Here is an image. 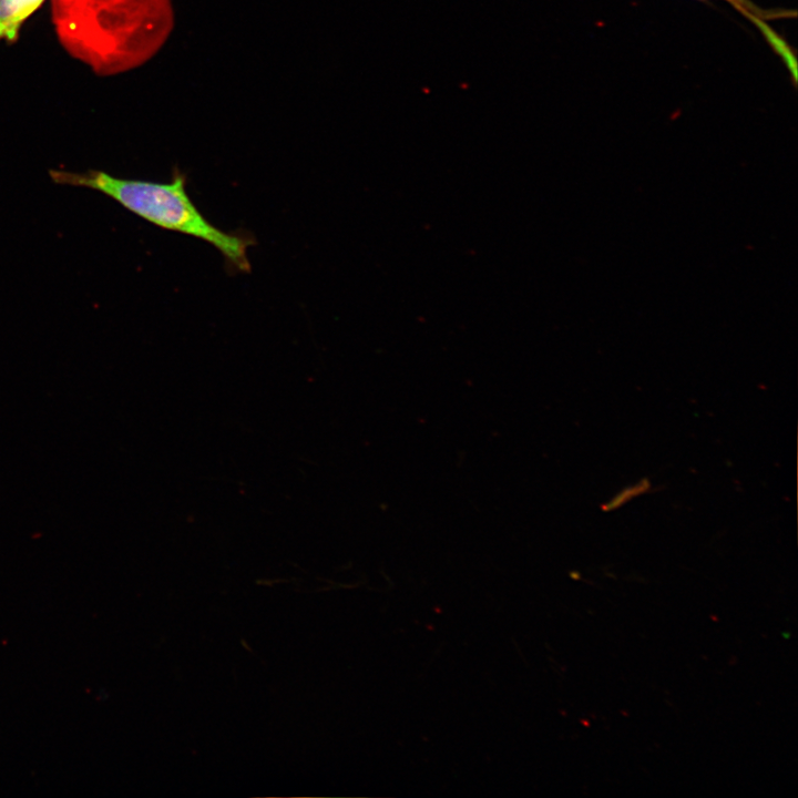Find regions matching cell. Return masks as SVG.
Returning <instances> with one entry per match:
<instances>
[{
  "mask_svg": "<svg viewBox=\"0 0 798 798\" xmlns=\"http://www.w3.org/2000/svg\"><path fill=\"white\" fill-rule=\"evenodd\" d=\"M63 48L100 75L135 69L168 39L171 0H51Z\"/></svg>",
  "mask_w": 798,
  "mask_h": 798,
  "instance_id": "cell-1",
  "label": "cell"
},
{
  "mask_svg": "<svg viewBox=\"0 0 798 798\" xmlns=\"http://www.w3.org/2000/svg\"><path fill=\"white\" fill-rule=\"evenodd\" d=\"M49 175L58 184L99 191L161 228L204 241L222 254L231 268L250 272L247 252L255 244L254 237L225 232L205 218L187 194L186 175L180 170H174L167 183L120 178L96 170L79 173L51 168Z\"/></svg>",
  "mask_w": 798,
  "mask_h": 798,
  "instance_id": "cell-2",
  "label": "cell"
},
{
  "mask_svg": "<svg viewBox=\"0 0 798 798\" xmlns=\"http://www.w3.org/2000/svg\"><path fill=\"white\" fill-rule=\"evenodd\" d=\"M44 0H0V40L14 41L21 24Z\"/></svg>",
  "mask_w": 798,
  "mask_h": 798,
  "instance_id": "cell-3",
  "label": "cell"
},
{
  "mask_svg": "<svg viewBox=\"0 0 798 798\" xmlns=\"http://www.w3.org/2000/svg\"><path fill=\"white\" fill-rule=\"evenodd\" d=\"M729 3H732L734 7H736L739 11H741L744 14H746L749 18H754V21L758 23L757 13L759 12L757 9H754V6L750 4L747 0H726Z\"/></svg>",
  "mask_w": 798,
  "mask_h": 798,
  "instance_id": "cell-4",
  "label": "cell"
}]
</instances>
